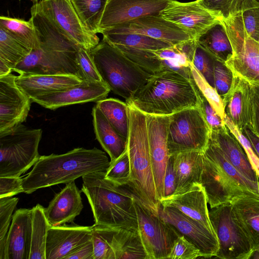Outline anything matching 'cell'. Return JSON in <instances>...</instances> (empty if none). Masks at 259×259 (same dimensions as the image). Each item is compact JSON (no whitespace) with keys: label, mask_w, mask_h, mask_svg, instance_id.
<instances>
[{"label":"cell","mask_w":259,"mask_h":259,"mask_svg":"<svg viewBox=\"0 0 259 259\" xmlns=\"http://www.w3.org/2000/svg\"><path fill=\"white\" fill-rule=\"evenodd\" d=\"M160 15L195 39L221 20L204 8L197 0L188 3L170 0Z\"/></svg>","instance_id":"obj_15"},{"label":"cell","mask_w":259,"mask_h":259,"mask_svg":"<svg viewBox=\"0 0 259 259\" xmlns=\"http://www.w3.org/2000/svg\"><path fill=\"white\" fill-rule=\"evenodd\" d=\"M190 68L192 77L198 89L224 120L225 114L222 98L219 95L215 88L209 84L191 63L190 64Z\"/></svg>","instance_id":"obj_43"},{"label":"cell","mask_w":259,"mask_h":259,"mask_svg":"<svg viewBox=\"0 0 259 259\" xmlns=\"http://www.w3.org/2000/svg\"><path fill=\"white\" fill-rule=\"evenodd\" d=\"M206 9L226 19L237 13V0H197Z\"/></svg>","instance_id":"obj_49"},{"label":"cell","mask_w":259,"mask_h":259,"mask_svg":"<svg viewBox=\"0 0 259 259\" xmlns=\"http://www.w3.org/2000/svg\"><path fill=\"white\" fill-rule=\"evenodd\" d=\"M92 226L94 259H115L111 246L115 228L95 224Z\"/></svg>","instance_id":"obj_40"},{"label":"cell","mask_w":259,"mask_h":259,"mask_svg":"<svg viewBox=\"0 0 259 259\" xmlns=\"http://www.w3.org/2000/svg\"><path fill=\"white\" fill-rule=\"evenodd\" d=\"M90 54L103 81L110 91L126 101L151 76L104 39Z\"/></svg>","instance_id":"obj_6"},{"label":"cell","mask_w":259,"mask_h":259,"mask_svg":"<svg viewBox=\"0 0 259 259\" xmlns=\"http://www.w3.org/2000/svg\"><path fill=\"white\" fill-rule=\"evenodd\" d=\"M131 174L130 161L127 150L114 162L110 163L105 177L118 184H127Z\"/></svg>","instance_id":"obj_44"},{"label":"cell","mask_w":259,"mask_h":259,"mask_svg":"<svg viewBox=\"0 0 259 259\" xmlns=\"http://www.w3.org/2000/svg\"><path fill=\"white\" fill-rule=\"evenodd\" d=\"M76 61L82 80L103 82L97 69L90 52L80 47L77 52Z\"/></svg>","instance_id":"obj_46"},{"label":"cell","mask_w":259,"mask_h":259,"mask_svg":"<svg viewBox=\"0 0 259 259\" xmlns=\"http://www.w3.org/2000/svg\"><path fill=\"white\" fill-rule=\"evenodd\" d=\"M202 257L200 250L183 235L175 240L167 259H195Z\"/></svg>","instance_id":"obj_48"},{"label":"cell","mask_w":259,"mask_h":259,"mask_svg":"<svg viewBox=\"0 0 259 259\" xmlns=\"http://www.w3.org/2000/svg\"><path fill=\"white\" fill-rule=\"evenodd\" d=\"M135 205L138 231L148 259H167L175 239L181 234L160 215L150 210L140 198Z\"/></svg>","instance_id":"obj_11"},{"label":"cell","mask_w":259,"mask_h":259,"mask_svg":"<svg viewBox=\"0 0 259 259\" xmlns=\"http://www.w3.org/2000/svg\"><path fill=\"white\" fill-rule=\"evenodd\" d=\"M20 177H0V198L12 197L24 192Z\"/></svg>","instance_id":"obj_52"},{"label":"cell","mask_w":259,"mask_h":259,"mask_svg":"<svg viewBox=\"0 0 259 259\" xmlns=\"http://www.w3.org/2000/svg\"><path fill=\"white\" fill-rule=\"evenodd\" d=\"M209 219L217 235L219 248L215 257L222 259H250L253 244L236 218L230 202L212 208Z\"/></svg>","instance_id":"obj_8"},{"label":"cell","mask_w":259,"mask_h":259,"mask_svg":"<svg viewBox=\"0 0 259 259\" xmlns=\"http://www.w3.org/2000/svg\"><path fill=\"white\" fill-rule=\"evenodd\" d=\"M110 161L104 152L94 148H76L64 154L40 156L32 169L23 178L24 192L67 184L95 172L106 171Z\"/></svg>","instance_id":"obj_2"},{"label":"cell","mask_w":259,"mask_h":259,"mask_svg":"<svg viewBox=\"0 0 259 259\" xmlns=\"http://www.w3.org/2000/svg\"><path fill=\"white\" fill-rule=\"evenodd\" d=\"M110 89L104 82L82 81L71 88L31 99L33 102L51 110L64 106L97 102L106 99Z\"/></svg>","instance_id":"obj_20"},{"label":"cell","mask_w":259,"mask_h":259,"mask_svg":"<svg viewBox=\"0 0 259 259\" xmlns=\"http://www.w3.org/2000/svg\"><path fill=\"white\" fill-rule=\"evenodd\" d=\"M198 95L200 99L199 108L210 131H218L225 127L226 124L224 120L217 113L199 89Z\"/></svg>","instance_id":"obj_51"},{"label":"cell","mask_w":259,"mask_h":259,"mask_svg":"<svg viewBox=\"0 0 259 259\" xmlns=\"http://www.w3.org/2000/svg\"><path fill=\"white\" fill-rule=\"evenodd\" d=\"M159 215L181 235L193 243L200 250L203 257L216 256L219 245L214 231L172 207L161 205Z\"/></svg>","instance_id":"obj_13"},{"label":"cell","mask_w":259,"mask_h":259,"mask_svg":"<svg viewBox=\"0 0 259 259\" xmlns=\"http://www.w3.org/2000/svg\"><path fill=\"white\" fill-rule=\"evenodd\" d=\"M230 203L253 244L255 251L251 258H259V196H238Z\"/></svg>","instance_id":"obj_29"},{"label":"cell","mask_w":259,"mask_h":259,"mask_svg":"<svg viewBox=\"0 0 259 259\" xmlns=\"http://www.w3.org/2000/svg\"><path fill=\"white\" fill-rule=\"evenodd\" d=\"M106 171L82 177V192L93 213L95 225L138 230L136 200L139 198L128 184L105 177Z\"/></svg>","instance_id":"obj_4"},{"label":"cell","mask_w":259,"mask_h":259,"mask_svg":"<svg viewBox=\"0 0 259 259\" xmlns=\"http://www.w3.org/2000/svg\"><path fill=\"white\" fill-rule=\"evenodd\" d=\"M233 76V73L225 63L215 60L213 68L214 88L222 98L230 90Z\"/></svg>","instance_id":"obj_47"},{"label":"cell","mask_w":259,"mask_h":259,"mask_svg":"<svg viewBox=\"0 0 259 259\" xmlns=\"http://www.w3.org/2000/svg\"><path fill=\"white\" fill-rule=\"evenodd\" d=\"M170 0H109L99 25L103 30L147 16L160 15Z\"/></svg>","instance_id":"obj_19"},{"label":"cell","mask_w":259,"mask_h":259,"mask_svg":"<svg viewBox=\"0 0 259 259\" xmlns=\"http://www.w3.org/2000/svg\"><path fill=\"white\" fill-rule=\"evenodd\" d=\"M32 208H20L13 214L5 246L4 259H29Z\"/></svg>","instance_id":"obj_23"},{"label":"cell","mask_w":259,"mask_h":259,"mask_svg":"<svg viewBox=\"0 0 259 259\" xmlns=\"http://www.w3.org/2000/svg\"><path fill=\"white\" fill-rule=\"evenodd\" d=\"M16 76L10 73L0 76V135L26 120L32 102L16 84Z\"/></svg>","instance_id":"obj_14"},{"label":"cell","mask_w":259,"mask_h":259,"mask_svg":"<svg viewBox=\"0 0 259 259\" xmlns=\"http://www.w3.org/2000/svg\"><path fill=\"white\" fill-rule=\"evenodd\" d=\"M15 80L17 86L31 99L71 88L82 81L79 77L68 74H19Z\"/></svg>","instance_id":"obj_27"},{"label":"cell","mask_w":259,"mask_h":259,"mask_svg":"<svg viewBox=\"0 0 259 259\" xmlns=\"http://www.w3.org/2000/svg\"><path fill=\"white\" fill-rule=\"evenodd\" d=\"M114 46L151 76L165 69L162 65L161 60L153 50L137 49L120 45Z\"/></svg>","instance_id":"obj_39"},{"label":"cell","mask_w":259,"mask_h":259,"mask_svg":"<svg viewBox=\"0 0 259 259\" xmlns=\"http://www.w3.org/2000/svg\"><path fill=\"white\" fill-rule=\"evenodd\" d=\"M111 125L125 139L128 140L130 114L126 103L114 98H106L96 102Z\"/></svg>","instance_id":"obj_33"},{"label":"cell","mask_w":259,"mask_h":259,"mask_svg":"<svg viewBox=\"0 0 259 259\" xmlns=\"http://www.w3.org/2000/svg\"><path fill=\"white\" fill-rule=\"evenodd\" d=\"M239 12L247 34L259 42V3L255 0H244Z\"/></svg>","instance_id":"obj_41"},{"label":"cell","mask_w":259,"mask_h":259,"mask_svg":"<svg viewBox=\"0 0 259 259\" xmlns=\"http://www.w3.org/2000/svg\"><path fill=\"white\" fill-rule=\"evenodd\" d=\"M38 47L13 70L19 74H68L81 80L76 58L80 46L67 37L39 9H30Z\"/></svg>","instance_id":"obj_1"},{"label":"cell","mask_w":259,"mask_h":259,"mask_svg":"<svg viewBox=\"0 0 259 259\" xmlns=\"http://www.w3.org/2000/svg\"><path fill=\"white\" fill-rule=\"evenodd\" d=\"M35 2H37L38 0H34Z\"/></svg>","instance_id":"obj_59"},{"label":"cell","mask_w":259,"mask_h":259,"mask_svg":"<svg viewBox=\"0 0 259 259\" xmlns=\"http://www.w3.org/2000/svg\"><path fill=\"white\" fill-rule=\"evenodd\" d=\"M176 189L175 175L174 170L171 158L170 156L164 179L163 198L167 197L172 195L175 193Z\"/></svg>","instance_id":"obj_54"},{"label":"cell","mask_w":259,"mask_h":259,"mask_svg":"<svg viewBox=\"0 0 259 259\" xmlns=\"http://www.w3.org/2000/svg\"><path fill=\"white\" fill-rule=\"evenodd\" d=\"M31 51L19 39L0 27V62L7 65L12 71Z\"/></svg>","instance_id":"obj_36"},{"label":"cell","mask_w":259,"mask_h":259,"mask_svg":"<svg viewBox=\"0 0 259 259\" xmlns=\"http://www.w3.org/2000/svg\"><path fill=\"white\" fill-rule=\"evenodd\" d=\"M244 1V0H237V13L239 12L240 7ZM255 1L259 3V0H255Z\"/></svg>","instance_id":"obj_58"},{"label":"cell","mask_w":259,"mask_h":259,"mask_svg":"<svg viewBox=\"0 0 259 259\" xmlns=\"http://www.w3.org/2000/svg\"><path fill=\"white\" fill-rule=\"evenodd\" d=\"M103 30L143 34L165 41L172 46L194 38L186 31L160 15L143 17Z\"/></svg>","instance_id":"obj_17"},{"label":"cell","mask_w":259,"mask_h":259,"mask_svg":"<svg viewBox=\"0 0 259 259\" xmlns=\"http://www.w3.org/2000/svg\"><path fill=\"white\" fill-rule=\"evenodd\" d=\"M0 27L24 43L32 51L38 47L39 44L33 25L29 21L1 16Z\"/></svg>","instance_id":"obj_38"},{"label":"cell","mask_w":259,"mask_h":259,"mask_svg":"<svg viewBox=\"0 0 259 259\" xmlns=\"http://www.w3.org/2000/svg\"><path fill=\"white\" fill-rule=\"evenodd\" d=\"M42 130L22 123L0 135V177H18L39 158L38 148Z\"/></svg>","instance_id":"obj_7"},{"label":"cell","mask_w":259,"mask_h":259,"mask_svg":"<svg viewBox=\"0 0 259 259\" xmlns=\"http://www.w3.org/2000/svg\"><path fill=\"white\" fill-rule=\"evenodd\" d=\"M224 121L226 125L242 145L259 178V157L255 152L250 142L226 115Z\"/></svg>","instance_id":"obj_50"},{"label":"cell","mask_w":259,"mask_h":259,"mask_svg":"<svg viewBox=\"0 0 259 259\" xmlns=\"http://www.w3.org/2000/svg\"><path fill=\"white\" fill-rule=\"evenodd\" d=\"M233 75L231 87L222 100L225 115L242 131L251 125V84L241 77Z\"/></svg>","instance_id":"obj_22"},{"label":"cell","mask_w":259,"mask_h":259,"mask_svg":"<svg viewBox=\"0 0 259 259\" xmlns=\"http://www.w3.org/2000/svg\"><path fill=\"white\" fill-rule=\"evenodd\" d=\"M109 0H71L82 22L90 32L99 33V25Z\"/></svg>","instance_id":"obj_37"},{"label":"cell","mask_w":259,"mask_h":259,"mask_svg":"<svg viewBox=\"0 0 259 259\" xmlns=\"http://www.w3.org/2000/svg\"><path fill=\"white\" fill-rule=\"evenodd\" d=\"M93 122L96 139L114 162L127 149V140L111 125L98 107L92 110Z\"/></svg>","instance_id":"obj_30"},{"label":"cell","mask_w":259,"mask_h":259,"mask_svg":"<svg viewBox=\"0 0 259 259\" xmlns=\"http://www.w3.org/2000/svg\"><path fill=\"white\" fill-rule=\"evenodd\" d=\"M210 128L199 107L186 108L169 115L167 142L168 151H203L208 142Z\"/></svg>","instance_id":"obj_10"},{"label":"cell","mask_w":259,"mask_h":259,"mask_svg":"<svg viewBox=\"0 0 259 259\" xmlns=\"http://www.w3.org/2000/svg\"><path fill=\"white\" fill-rule=\"evenodd\" d=\"M126 103L147 115L169 116L199 107L200 99L192 77L165 69L151 76Z\"/></svg>","instance_id":"obj_3"},{"label":"cell","mask_w":259,"mask_h":259,"mask_svg":"<svg viewBox=\"0 0 259 259\" xmlns=\"http://www.w3.org/2000/svg\"><path fill=\"white\" fill-rule=\"evenodd\" d=\"M210 138L217 144L230 163L245 178L259 185V178L237 138L228 127L210 131Z\"/></svg>","instance_id":"obj_26"},{"label":"cell","mask_w":259,"mask_h":259,"mask_svg":"<svg viewBox=\"0 0 259 259\" xmlns=\"http://www.w3.org/2000/svg\"><path fill=\"white\" fill-rule=\"evenodd\" d=\"M196 40L198 44L220 61L226 63L233 55L232 47L221 20Z\"/></svg>","instance_id":"obj_32"},{"label":"cell","mask_w":259,"mask_h":259,"mask_svg":"<svg viewBox=\"0 0 259 259\" xmlns=\"http://www.w3.org/2000/svg\"><path fill=\"white\" fill-rule=\"evenodd\" d=\"M111 246L115 259H148L138 230L115 228Z\"/></svg>","instance_id":"obj_31"},{"label":"cell","mask_w":259,"mask_h":259,"mask_svg":"<svg viewBox=\"0 0 259 259\" xmlns=\"http://www.w3.org/2000/svg\"><path fill=\"white\" fill-rule=\"evenodd\" d=\"M221 21L233 49V55L226 64L233 74L259 87V42L247 34L240 12Z\"/></svg>","instance_id":"obj_9"},{"label":"cell","mask_w":259,"mask_h":259,"mask_svg":"<svg viewBox=\"0 0 259 259\" xmlns=\"http://www.w3.org/2000/svg\"><path fill=\"white\" fill-rule=\"evenodd\" d=\"M200 184L204 189L210 208L229 202L238 196H258L246 191L235 183L213 161L203 153Z\"/></svg>","instance_id":"obj_18"},{"label":"cell","mask_w":259,"mask_h":259,"mask_svg":"<svg viewBox=\"0 0 259 259\" xmlns=\"http://www.w3.org/2000/svg\"><path fill=\"white\" fill-rule=\"evenodd\" d=\"M44 209L39 204L32 208V233L29 259H46L47 237L50 225L46 217Z\"/></svg>","instance_id":"obj_35"},{"label":"cell","mask_w":259,"mask_h":259,"mask_svg":"<svg viewBox=\"0 0 259 259\" xmlns=\"http://www.w3.org/2000/svg\"><path fill=\"white\" fill-rule=\"evenodd\" d=\"M160 202L162 206L175 208L214 231L209 219L207 197L201 184H195L182 193L163 198Z\"/></svg>","instance_id":"obj_25"},{"label":"cell","mask_w":259,"mask_h":259,"mask_svg":"<svg viewBox=\"0 0 259 259\" xmlns=\"http://www.w3.org/2000/svg\"><path fill=\"white\" fill-rule=\"evenodd\" d=\"M241 131L248 139L259 157V137L255 135L248 126L245 127Z\"/></svg>","instance_id":"obj_57"},{"label":"cell","mask_w":259,"mask_h":259,"mask_svg":"<svg viewBox=\"0 0 259 259\" xmlns=\"http://www.w3.org/2000/svg\"><path fill=\"white\" fill-rule=\"evenodd\" d=\"M93 226L72 223L50 226L46 247V259H65L81 245L92 239Z\"/></svg>","instance_id":"obj_21"},{"label":"cell","mask_w":259,"mask_h":259,"mask_svg":"<svg viewBox=\"0 0 259 259\" xmlns=\"http://www.w3.org/2000/svg\"><path fill=\"white\" fill-rule=\"evenodd\" d=\"M251 84V83H250ZM252 120L250 127L259 137V87L251 84Z\"/></svg>","instance_id":"obj_53"},{"label":"cell","mask_w":259,"mask_h":259,"mask_svg":"<svg viewBox=\"0 0 259 259\" xmlns=\"http://www.w3.org/2000/svg\"><path fill=\"white\" fill-rule=\"evenodd\" d=\"M130 130L127 150L131 174L128 184L145 205L159 215L158 198L150 154L147 115L128 105Z\"/></svg>","instance_id":"obj_5"},{"label":"cell","mask_w":259,"mask_h":259,"mask_svg":"<svg viewBox=\"0 0 259 259\" xmlns=\"http://www.w3.org/2000/svg\"><path fill=\"white\" fill-rule=\"evenodd\" d=\"M65 259H94V247L92 239L77 248Z\"/></svg>","instance_id":"obj_55"},{"label":"cell","mask_w":259,"mask_h":259,"mask_svg":"<svg viewBox=\"0 0 259 259\" xmlns=\"http://www.w3.org/2000/svg\"><path fill=\"white\" fill-rule=\"evenodd\" d=\"M215 60L197 42L192 64L214 88L213 68Z\"/></svg>","instance_id":"obj_45"},{"label":"cell","mask_w":259,"mask_h":259,"mask_svg":"<svg viewBox=\"0 0 259 259\" xmlns=\"http://www.w3.org/2000/svg\"><path fill=\"white\" fill-rule=\"evenodd\" d=\"M37 3L42 13L77 45L90 52L100 42L97 34L85 27L71 0H40Z\"/></svg>","instance_id":"obj_12"},{"label":"cell","mask_w":259,"mask_h":259,"mask_svg":"<svg viewBox=\"0 0 259 259\" xmlns=\"http://www.w3.org/2000/svg\"><path fill=\"white\" fill-rule=\"evenodd\" d=\"M18 201L13 196L0 198V259H4L6 237Z\"/></svg>","instance_id":"obj_42"},{"label":"cell","mask_w":259,"mask_h":259,"mask_svg":"<svg viewBox=\"0 0 259 259\" xmlns=\"http://www.w3.org/2000/svg\"><path fill=\"white\" fill-rule=\"evenodd\" d=\"M147 115V114H146ZM169 116L147 115L150 154L157 195L163 198V182L170 155L167 142Z\"/></svg>","instance_id":"obj_16"},{"label":"cell","mask_w":259,"mask_h":259,"mask_svg":"<svg viewBox=\"0 0 259 259\" xmlns=\"http://www.w3.org/2000/svg\"><path fill=\"white\" fill-rule=\"evenodd\" d=\"M175 46L187 61L192 64L197 46L196 39L184 41Z\"/></svg>","instance_id":"obj_56"},{"label":"cell","mask_w":259,"mask_h":259,"mask_svg":"<svg viewBox=\"0 0 259 259\" xmlns=\"http://www.w3.org/2000/svg\"><path fill=\"white\" fill-rule=\"evenodd\" d=\"M79 190L74 182L57 193L44 212L50 226H59L66 223H73L81 212L83 204Z\"/></svg>","instance_id":"obj_24"},{"label":"cell","mask_w":259,"mask_h":259,"mask_svg":"<svg viewBox=\"0 0 259 259\" xmlns=\"http://www.w3.org/2000/svg\"><path fill=\"white\" fill-rule=\"evenodd\" d=\"M176 178L173 194L182 193L194 184H200L203 169V151H182L170 155Z\"/></svg>","instance_id":"obj_28"},{"label":"cell","mask_w":259,"mask_h":259,"mask_svg":"<svg viewBox=\"0 0 259 259\" xmlns=\"http://www.w3.org/2000/svg\"><path fill=\"white\" fill-rule=\"evenodd\" d=\"M100 33L103 34V39L114 46L120 45L153 51L172 46L165 41L136 33H115L103 30Z\"/></svg>","instance_id":"obj_34"}]
</instances>
